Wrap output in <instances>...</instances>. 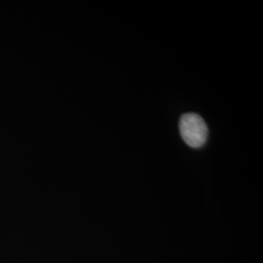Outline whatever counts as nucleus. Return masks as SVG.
Instances as JSON below:
<instances>
[{"label": "nucleus", "mask_w": 263, "mask_h": 263, "mask_svg": "<svg viewBox=\"0 0 263 263\" xmlns=\"http://www.w3.org/2000/svg\"><path fill=\"white\" fill-rule=\"evenodd\" d=\"M179 133L182 140L192 148H200L207 141V124L196 113H186L181 116Z\"/></svg>", "instance_id": "nucleus-1"}]
</instances>
